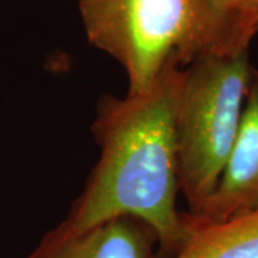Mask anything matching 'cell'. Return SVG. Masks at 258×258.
<instances>
[{"instance_id":"1","label":"cell","mask_w":258,"mask_h":258,"mask_svg":"<svg viewBox=\"0 0 258 258\" xmlns=\"http://www.w3.org/2000/svg\"><path fill=\"white\" fill-rule=\"evenodd\" d=\"M184 71L171 64L144 92L102 95L91 126L99 159L62 228L78 232L135 217L155 232L158 258L182 249L194 230L192 215L176 208L174 116Z\"/></svg>"},{"instance_id":"2","label":"cell","mask_w":258,"mask_h":258,"mask_svg":"<svg viewBox=\"0 0 258 258\" xmlns=\"http://www.w3.org/2000/svg\"><path fill=\"white\" fill-rule=\"evenodd\" d=\"M89 43L123 68L128 93L148 89L168 66L249 49L215 0H78Z\"/></svg>"},{"instance_id":"3","label":"cell","mask_w":258,"mask_h":258,"mask_svg":"<svg viewBox=\"0 0 258 258\" xmlns=\"http://www.w3.org/2000/svg\"><path fill=\"white\" fill-rule=\"evenodd\" d=\"M254 66L249 49L210 53L185 68L174 116L179 192L200 215L227 165Z\"/></svg>"},{"instance_id":"4","label":"cell","mask_w":258,"mask_h":258,"mask_svg":"<svg viewBox=\"0 0 258 258\" xmlns=\"http://www.w3.org/2000/svg\"><path fill=\"white\" fill-rule=\"evenodd\" d=\"M258 208V69H252L240 128L220 182L200 215L222 222Z\"/></svg>"},{"instance_id":"5","label":"cell","mask_w":258,"mask_h":258,"mask_svg":"<svg viewBox=\"0 0 258 258\" xmlns=\"http://www.w3.org/2000/svg\"><path fill=\"white\" fill-rule=\"evenodd\" d=\"M28 258H158V238L135 217H118L78 232L57 225Z\"/></svg>"},{"instance_id":"6","label":"cell","mask_w":258,"mask_h":258,"mask_svg":"<svg viewBox=\"0 0 258 258\" xmlns=\"http://www.w3.org/2000/svg\"><path fill=\"white\" fill-rule=\"evenodd\" d=\"M192 218V232L174 258H258V208L222 222Z\"/></svg>"},{"instance_id":"7","label":"cell","mask_w":258,"mask_h":258,"mask_svg":"<svg viewBox=\"0 0 258 258\" xmlns=\"http://www.w3.org/2000/svg\"><path fill=\"white\" fill-rule=\"evenodd\" d=\"M231 30L245 45L258 35V0H215Z\"/></svg>"}]
</instances>
